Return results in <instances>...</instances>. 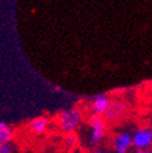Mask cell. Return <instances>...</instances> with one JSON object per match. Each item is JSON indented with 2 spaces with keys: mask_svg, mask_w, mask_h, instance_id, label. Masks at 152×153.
I'll list each match as a JSON object with an SVG mask.
<instances>
[{
  "mask_svg": "<svg viewBox=\"0 0 152 153\" xmlns=\"http://www.w3.org/2000/svg\"><path fill=\"white\" fill-rule=\"evenodd\" d=\"M112 146L116 153H127L129 148L133 146L131 132L129 131H119L116 132L112 139Z\"/></svg>",
  "mask_w": 152,
  "mask_h": 153,
  "instance_id": "5",
  "label": "cell"
},
{
  "mask_svg": "<svg viewBox=\"0 0 152 153\" xmlns=\"http://www.w3.org/2000/svg\"><path fill=\"white\" fill-rule=\"evenodd\" d=\"M136 153H152V147L145 149H136Z\"/></svg>",
  "mask_w": 152,
  "mask_h": 153,
  "instance_id": "11",
  "label": "cell"
},
{
  "mask_svg": "<svg viewBox=\"0 0 152 153\" xmlns=\"http://www.w3.org/2000/svg\"><path fill=\"white\" fill-rule=\"evenodd\" d=\"M65 143L68 148H73L78 145V136L75 135L74 132L72 134H67L66 137H65Z\"/></svg>",
  "mask_w": 152,
  "mask_h": 153,
  "instance_id": "9",
  "label": "cell"
},
{
  "mask_svg": "<svg viewBox=\"0 0 152 153\" xmlns=\"http://www.w3.org/2000/svg\"><path fill=\"white\" fill-rule=\"evenodd\" d=\"M133 147L135 149H145L152 147V129L151 128H138L131 134Z\"/></svg>",
  "mask_w": 152,
  "mask_h": 153,
  "instance_id": "4",
  "label": "cell"
},
{
  "mask_svg": "<svg viewBox=\"0 0 152 153\" xmlns=\"http://www.w3.org/2000/svg\"><path fill=\"white\" fill-rule=\"evenodd\" d=\"M83 117H84V114L80 108L71 107L57 114L56 125H57L61 132L67 135V134H72L77 131V129L80 126L83 122Z\"/></svg>",
  "mask_w": 152,
  "mask_h": 153,
  "instance_id": "1",
  "label": "cell"
},
{
  "mask_svg": "<svg viewBox=\"0 0 152 153\" xmlns=\"http://www.w3.org/2000/svg\"><path fill=\"white\" fill-rule=\"evenodd\" d=\"M12 139H13L12 128L5 122H0V145L11 142Z\"/></svg>",
  "mask_w": 152,
  "mask_h": 153,
  "instance_id": "8",
  "label": "cell"
},
{
  "mask_svg": "<svg viewBox=\"0 0 152 153\" xmlns=\"http://www.w3.org/2000/svg\"><path fill=\"white\" fill-rule=\"evenodd\" d=\"M128 112V103L121 99H112L104 113L106 123H116L122 119Z\"/></svg>",
  "mask_w": 152,
  "mask_h": 153,
  "instance_id": "3",
  "label": "cell"
},
{
  "mask_svg": "<svg viewBox=\"0 0 152 153\" xmlns=\"http://www.w3.org/2000/svg\"><path fill=\"white\" fill-rule=\"evenodd\" d=\"M89 153H107V152H106V151H104V149H100V148H95V149L90 151Z\"/></svg>",
  "mask_w": 152,
  "mask_h": 153,
  "instance_id": "12",
  "label": "cell"
},
{
  "mask_svg": "<svg viewBox=\"0 0 152 153\" xmlns=\"http://www.w3.org/2000/svg\"><path fill=\"white\" fill-rule=\"evenodd\" d=\"M0 153H15V147L11 142L0 145Z\"/></svg>",
  "mask_w": 152,
  "mask_h": 153,
  "instance_id": "10",
  "label": "cell"
},
{
  "mask_svg": "<svg viewBox=\"0 0 152 153\" xmlns=\"http://www.w3.org/2000/svg\"><path fill=\"white\" fill-rule=\"evenodd\" d=\"M88 125L90 128L89 141L92 146L99 145L106 136L107 132V123L102 116L98 114H90L88 118Z\"/></svg>",
  "mask_w": 152,
  "mask_h": 153,
  "instance_id": "2",
  "label": "cell"
},
{
  "mask_svg": "<svg viewBox=\"0 0 152 153\" xmlns=\"http://www.w3.org/2000/svg\"><path fill=\"white\" fill-rule=\"evenodd\" d=\"M49 124H50V119L48 116H39V117H35L32 120H29L27 128L34 135H43L48 130Z\"/></svg>",
  "mask_w": 152,
  "mask_h": 153,
  "instance_id": "6",
  "label": "cell"
},
{
  "mask_svg": "<svg viewBox=\"0 0 152 153\" xmlns=\"http://www.w3.org/2000/svg\"><path fill=\"white\" fill-rule=\"evenodd\" d=\"M111 99L108 97V95L106 94H100V95H96L91 103H90V111H91V114H98V116H104V113L110 103Z\"/></svg>",
  "mask_w": 152,
  "mask_h": 153,
  "instance_id": "7",
  "label": "cell"
}]
</instances>
